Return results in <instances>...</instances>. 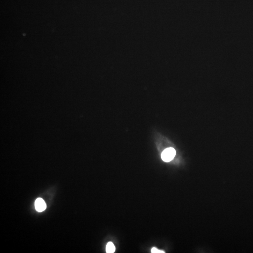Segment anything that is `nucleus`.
<instances>
[{"label": "nucleus", "mask_w": 253, "mask_h": 253, "mask_svg": "<svg viewBox=\"0 0 253 253\" xmlns=\"http://www.w3.org/2000/svg\"><path fill=\"white\" fill-rule=\"evenodd\" d=\"M116 251V247L112 242L108 243L106 247V252L107 253H113Z\"/></svg>", "instance_id": "obj_3"}, {"label": "nucleus", "mask_w": 253, "mask_h": 253, "mask_svg": "<svg viewBox=\"0 0 253 253\" xmlns=\"http://www.w3.org/2000/svg\"><path fill=\"white\" fill-rule=\"evenodd\" d=\"M152 253H164L165 252L164 251H161L157 249L156 247H153L152 249Z\"/></svg>", "instance_id": "obj_4"}, {"label": "nucleus", "mask_w": 253, "mask_h": 253, "mask_svg": "<svg viewBox=\"0 0 253 253\" xmlns=\"http://www.w3.org/2000/svg\"><path fill=\"white\" fill-rule=\"evenodd\" d=\"M35 209L38 212H42L46 210L47 208L46 203L43 199L39 198L37 199L35 202Z\"/></svg>", "instance_id": "obj_2"}, {"label": "nucleus", "mask_w": 253, "mask_h": 253, "mask_svg": "<svg viewBox=\"0 0 253 253\" xmlns=\"http://www.w3.org/2000/svg\"><path fill=\"white\" fill-rule=\"evenodd\" d=\"M176 155V151L173 148H168L164 150L161 154V158L164 162L171 161Z\"/></svg>", "instance_id": "obj_1"}]
</instances>
